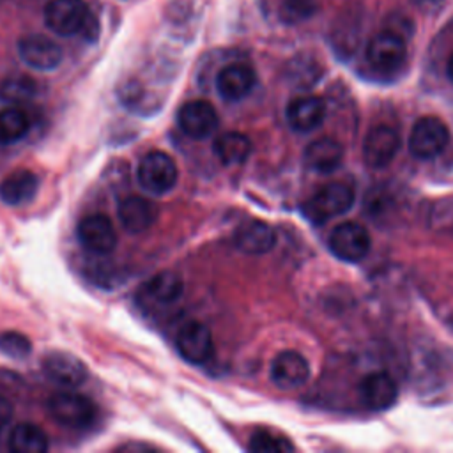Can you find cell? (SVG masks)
Listing matches in <instances>:
<instances>
[{
	"label": "cell",
	"mask_w": 453,
	"mask_h": 453,
	"mask_svg": "<svg viewBox=\"0 0 453 453\" xmlns=\"http://www.w3.org/2000/svg\"><path fill=\"white\" fill-rule=\"evenodd\" d=\"M19 58L35 71H51L62 62V48L46 35L30 34L18 41Z\"/></svg>",
	"instance_id": "9c48e42d"
},
{
	"label": "cell",
	"mask_w": 453,
	"mask_h": 453,
	"mask_svg": "<svg viewBox=\"0 0 453 453\" xmlns=\"http://www.w3.org/2000/svg\"><path fill=\"white\" fill-rule=\"evenodd\" d=\"M319 7L317 0H281L280 2V18L285 23H301L315 14Z\"/></svg>",
	"instance_id": "83f0119b"
},
{
	"label": "cell",
	"mask_w": 453,
	"mask_h": 453,
	"mask_svg": "<svg viewBox=\"0 0 453 453\" xmlns=\"http://www.w3.org/2000/svg\"><path fill=\"white\" fill-rule=\"evenodd\" d=\"M368 230L354 221L340 223L329 235V250L345 262H357L370 251Z\"/></svg>",
	"instance_id": "ba28073f"
},
{
	"label": "cell",
	"mask_w": 453,
	"mask_h": 453,
	"mask_svg": "<svg viewBox=\"0 0 453 453\" xmlns=\"http://www.w3.org/2000/svg\"><path fill=\"white\" fill-rule=\"evenodd\" d=\"M407 58V44L396 30H382L375 34L366 46L368 64L380 71H396Z\"/></svg>",
	"instance_id": "8992f818"
},
{
	"label": "cell",
	"mask_w": 453,
	"mask_h": 453,
	"mask_svg": "<svg viewBox=\"0 0 453 453\" xmlns=\"http://www.w3.org/2000/svg\"><path fill=\"white\" fill-rule=\"evenodd\" d=\"M182 292H184L182 278L173 271L157 273L142 287V297L154 306L173 304L180 299Z\"/></svg>",
	"instance_id": "ffe728a7"
},
{
	"label": "cell",
	"mask_w": 453,
	"mask_h": 453,
	"mask_svg": "<svg viewBox=\"0 0 453 453\" xmlns=\"http://www.w3.org/2000/svg\"><path fill=\"white\" fill-rule=\"evenodd\" d=\"M288 126L299 133H310L317 129L326 119V103L319 96L294 97L285 110Z\"/></svg>",
	"instance_id": "e0dca14e"
},
{
	"label": "cell",
	"mask_w": 453,
	"mask_h": 453,
	"mask_svg": "<svg viewBox=\"0 0 453 453\" xmlns=\"http://www.w3.org/2000/svg\"><path fill=\"white\" fill-rule=\"evenodd\" d=\"M48 412L58 425L74 430L88 428L97 418L96 403L73 389L53 393L48 400Z\"/></svg>",
	"instance_id": "6da1fadb"
},
{
	"label": "cell",
	"mask_w": 453,
	"mask_h": 453,
	"mask_svg": "<svg viewBox=\"0 0 453 453\" xmlns=\"http://www.w3.org/2000/svg\"><path fill=\"white\" fill-rule=\"evenodd\" d=\"M212 150L223 165H241L251 154V140L242 133L228 131L214 140Z\"/></svg>",
	"instance_id": "603a6c76"
},
{
	"label": "cell",
	"mask_w": 453,
	"mask_h": 453,
	"mask_svg": "<svg viewBox=\"0 0 453 453\" xmlns=\"http://www.w3.org/2000/svg\"><path fill=\"white\" fill-rule=\"evenodd\" d=\"M310 379L306 357L296 350H283L271 363V380L281 389H294Z\"/></svg>",
	"instance_id": "9a60e30c"
},
{
	"label": "cell",
	"mask_w": 453,
	"mask_h": 453,
	"mask_svg": "<svg viewBox=\"0 0 453 453\" xmlns=\"http://www.w3.org/2000/svg\"><path fill=\"white\" fill-rule=\"evenodd\" d=\"M446 73H448V78L453 81V55L449 57L448 60V65H446Z\"/></svg>",
	"instance_id": "1f68e13d"
},
{
	"label": "cell",
	"mask_w": 453,
	"mask_h": 453,
	"mask_svg": "<svg viewBox=\"0 0 453 453\" xmlns=\"http://www.w3.org/2000/svg\"><path fill=\"white\" fill-rule=\"evenodd\" d=\"M30 119L19 106H7L0 110V143L11 145L27 136Z\"/></svg>",
	"instance_id": "d4e9b609"
},
{
	"label": "cell",
	"mask_w": 453,
	"mask_h": 453,
	"mask_svg": "<svg viewBox=\"0 0 453 453\" xmlns=\"http://www.w3.org/2000/svg\"><path fill=\"white\" fill-rule=\"evenodd\" d=\"M42 372L50 380L67 389L81 386L88 377L85 363L69 352L48 354L42 359Z\"/></svg>",
	"instance_id": "4fadbf2b"
},
{
	"label": "cell",
	"mask_w": 453,
	"mask_h": 453,
	"mask_svg": "<svg viewBox=\"0 0 453 453\" xmlns=\"http://www.w3.org/2000/svg\"><path fill=\"white\" fill-rule=\"evenodd\" d=\"M250 449L257 453H287L294 449V444L273 430L258 428L250 439Z\"/></svg>",
	"instance_id": "484cf974"
},
{
	"label": "cell",
	"mask_w": 453,
	"mask_h": 453,
	"mask_svg": "<svg viewBox=\"0 0 453 453\" xmlns=\"http://www.w3.org/2000/svg\"><path fill=\"white\" fill-rule=\"evenodd\" d=\"M11 418H12V405L7 398L0 396V434L7 428Z\"/></svg>",
	"instance_id": "f546056e"
},
{
	"label": "cell",
	"mask_w": 453,
	"mask_h": 453,
	"mask_svg": "<svg viewBox=\"0 0 453 453\" xmlns=\"http://www.w3.org/2000/svg\"><path fill=\"white\" fill-rule=\"evenodd\" d=\"M400 149V134L386 124L375 126L368 131L363 142V156L368 166L384 168L388 166Z\"/></svg>",
	"instance_id": "7c38bea8"
},
{
	"label": "cell",
	"mask_w": 453,
	"mask_h": 453,
	"mask_svg": "<svg viewBox=\"0 0 453 453\" xmlns=\"http://www.w3.org/2000/svg\"><path fill=\"white\" fill-rule=\"evenodd\" d=\"M136 179L150 195H165L175 188L179 170L172 156L163 150H150L140 159Z\"/></svg>",
	"instance_id": "7a4b0ae2"
},
{
	"label": "cell",
	"mask_w": 453,
	"mask_h": 453,
	"mask_svg": "<svg viewBox=\"0 0 453 453\" xmlns=\"http://www.w3.org/2000/svg\"><path fill=\"white\" fill-rule=\"evenodd\" d=\"M117 216L120 225L131 232L140 234L152 226L157 218V205L140 195H127L119 202Z\"/></svg>",
	"instance_id": "ac0fdd59"
},
{
	"label": "cell",
	"mask_w": 453,
	"mask_h": 453,
	"mask_svg": "<svg viewBox=\"0 0 453 453\" xmlns=\"http://www.w3.org/2000/svg\"><path fill=\"white\" fill-rule=\"evenodd\" d=\"M398 396L395 379L386 372H372L363 377L359 384V398L370 411L389 409Z\"/></svg>",
	"instance_id": "2e32d148"
},
{
	"label": "cell",
	"mask_w": 453,
	"mask_h": 453,
	"mask_svg": "<svg viewBox=\"0 0 453 453\" xmlns=\"http://www.w3.org/2000/svg\"><path fill=\"white\" fill-rule=\"evenodd\" d=\"M90 18L83 0H50L44 7L46 27L64 37L83 34Z\"/></svg>",
	"instance_id": "3957f363"
},
{
	"label": "cell",
	"mask_w": 453,
	"mask_h": 453,
	"mask_svg": "<svg viewBox=\"0 0 453 453\" xmlns=\"http://www.w3.org/2000/svg\"><path fill=\"white\" fill-rule=\"evenodd\" d=\"M179 127L191 138H207L218 127L216 108L205 99L188 101L179 108L177 113Z\"/></svg>",
	"instance_id": "8fae6325"
},
{
	"label": "cell",
	"mask_w": 453,
	"mask_h": 453,
	"mask_svg": "<svg viewBox=\"0 0 453 453\" xmlns=\"http://www.w3.org/2000/svg\"><path fill=\"white\" fill-rule=\"evenodd\" d=\"M409 2L423 12H435L444 4V0H409Z\"/></svg>",
	"instance_id": "4dcf8cb0"
},
{
	"label": "cell",
	"mask_w": 453,
	"mask_h": 453,
	"mask_svg": "<svg viewBox=\"0 0 453 453\" xmlns=\"http://www.w3.org/2000/svg\"><path fill=\"white\" fill-rule=\"evenodd\" d=\"M234 242L242 253L264 255L274 248L276 232L262 219H248L235 230Z\"/></svg>",
	"instance_id": "d6986e66"
},
{
	"label": "cell",
	"mask_w": 453,
	"mask_h": 453,
	"mask_svg": "<svg viewBox=\"0 0 453 453\" xmlns=\"http://www.w3.org/2000/svg\"><path fill=\"white\" fill-rule=\"evenodd\" d=\"M343 159V149L338 140L322 136L313 140L304 150V165L317 173L334 172Z\"/></svg>",
	"instance_id": "44dd1931"
},
{
	"label": "cell",
	"mask_w": 453,
	"mask_h": 453,
	"mask_svg": "<svg viewBox=\"0 0 453 453\" xmlns=\"http://www.w3.org/2000/svg\"><path fill=\"white\" fill-rule=\"evenodd\" d=\"M39 189V179L30 170H16L0 182V200L7 205L30 202Z\"/></svg>",
	"instance_id": "7402d4cb"
},
{
	"label": "cell",
	"mask_w": 453,
	"mask_h": 453,
	"mask_svg": "<svg viewBox=\"0 0 453 453\" xmlns=\"http://www.w3.org/2000/svg\"><path fill=\"white\" fill-rule=\"evenodd\" d=\"M35 94V81L27 76L9 78L0 85V97L9 103H23L34 97Z\"/></svg>",
	"instance_id": "4316f807"
},
{
	"label": "cell",
	"mask_w": 453,
	"mask_h": 453,
	"mask_svg": "<svg viewBox=\"0 0 453 453\" xmlns=\"http://www.w3.org/2000/svg\"><path fill=\"white\" fill-rule=\"evenodd\" d=\"M48 446V435L34 423H19L9 434V449L14 453H44Z\"/></svg>",
	"instance_id": "cb8c5ba5"
},
{
	"label": "cell",
	"mask_w": 453,
	"mask_h": 453,
	"mask_svg": "<svg viewBox=\"0 0 453 453\" xmlns=\"http://www.w3.org/2000/svg\"><path fill=\"white\" fill-rule=\"evenodd\" d=\"M78 239L81 246L96 255H106L117 246V232L111 221L103 214H88L78 223Z\"/></svg>",
	"instance_id": "30bf717a"
},
{
	"label": "cell",
	"mask_w": 453,
	"mask_h": 453,
	"mask_svg": "<svg viewBox=\"0 0 453 453\" xmlns=\"http://www.w3.org/2000/svg\"><path fill=\"white\" fill-rule=\"evenodd\" d=\"M354 203V191L349 184L331 182L320 188L304 205V214L313 223H324L331 218L345 214Z\"/></svg>",
	"instance_id": "277c9868"
},
{
	"label": "cell",
	"mask_w": 453,
	"mask_h": 453,
	"mask_svg": "<svg viewBox=\"0 0 453 453\" xmlns=\"http://www.w3.org/2000/svg\"><path fill=\"white\" fill-rule=\"evenodd\" d=\"M0 350L9 357L21 359L30 354L32 343L19 331H2L0 333Z\"/></svg>",
	"instance_id": "f1b7e54d"
},
{
	"label": "cell",
	"mask_w": 453,
	"mask_h": 453,
	"mask_svg": "<svg viewBox=\"0 0 453 453\" xmlns=\"http://www.w3.org/2000/svg\"><path fill=\"white\" fill-rule=\"evenodd\" d=\"M177 350L188 363H209L214 356V342L211 329L200 320L186 322L177 333Z\"/></svg>",
	"instance_id": "52a82bcc"
},
{
	"label": "cell",
	"mask_w": 453,
	"mask_h": 453,
	"mask_svg": "<svg viewBox=\"0 0 453 453\" xmlns=\"http://www.w3.org/2000/svg\"><path fill=\"white\" fill-rule=\"evenodd\" d=\"M449 143L448 126L437 117H421L409 134V150L418 159H434Z\"/></svg>",
	"instance_id": "5b68a950"
},
{
	"label": "cell",
	"mask_w": 453,
	"mask_h": 453,
	"mask_svg": "<svg viewBox=\"0 0 453 453\" xmlns=\"http://www.w3.org/2000/svg\"><path fill=\"white\" fill-rule=\"evenodd\" d=\"M257 74L253 67L242 62L226 64L216 76V90L225 101H241L255 87Z\"/></svg>",
	"instance_id": "5bb4252c"
}]
</instances>
